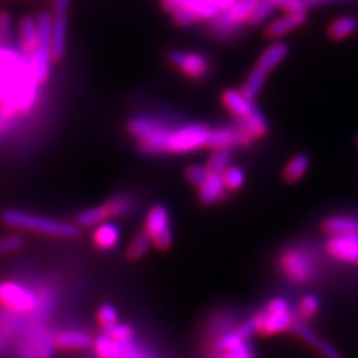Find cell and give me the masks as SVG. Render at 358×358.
I'll use <instances>...</instances> for the list:
<instances>
[{"instance_id":"obj_21","label":"cell","mask_w":358,"mask_h":358,"mask_svg":"<svg viewBox=\"0 0 358 358\" xmlns=\"http://www.w3.org/2000/svg\"><path fill=\"white\" fill-rule=\"evenodd\" d=\"M238 126L255 141L259 138H263L268 130V122L264 117L263 112L255 109L250 117H246L242 121H238Z\"/></svg>"},{"instance_id":"obj_27","label":"cell","mask_w":358,"mask_h":358,"mask_svg":"<svg viewBox=\"0 0 358 358\" xmlns=\"http://www.w3.org/2000/svg\"><path fill=\"white\" fill-rule=\"evenodd\" d=\"M152 241L151 238L148 236L147 233H145L143 230L139 231L136 236L133 238V241L129 243L127 246V251H126V255L127 259L131 260V262H136V260H141L142 257H145L148 254V251L151 250L152 246Z\"/></svg>"},{"instance_id":"obj_36","label":"cell","mask_w":358,"mask_h":358,"mask_svg":"<svg viewBox=\"0 0 358 358\" xmlns=\"http://www.w3.org/2000/svg\"><path fill=\"white\" fill-rule=\"evenodd\" d=\"M275 8L282 9L285 14L291 13H306V5L303 0H267Z\"/></svg>"},{"instance_id":"obj_5","label":"cell","mask_w":358,"mask_h":358,"mask_svg":"<svg viewBox=\"0 0 358 358\" xmlns=\"http://www.w3.org/2000/svg\"><path fill=\"white\" fill-rule=\"evenodd\" d=\"M210 129L205 124H185L175 127L169 136V154H188L208 148Z\"/></svg>"},{"instance_id":"obj_13","label":"cell","mask_w":358,"mask_h":358,"mask_svg":"<svg viewBox=\"0 0 358 358\" xmlns=\"http://www.w3.org/2000/svg\"><path fill=\"white\" fill-rule=\"evenodd\" d=\"M308 20L306 13H291L272 20L266 27V35L271 39H281L288 33L301 27Z\"/></svg>"},{"instance_id":"obj_14","label":"cell","mask_w":358,"mask_h":358,"mask_svg":"<svg viewBox=\"0 0 358 358\" xmlns=\"http://www.w3.org/2000/svg\"><path fill=\"white\" fill-rule=\"evenodd\" d=\"M227 187L224 184L221 173H209L205 182L199 187V199L203 205H215L226 200Z\"/></svg>"},{"instance_id":"obj_18","label":"cell","mask_w":358,"mask_h":358,"mask_svg":"<svg viewBox=\"0 0 358 358\" xmlns=\"http://www.w3.org/2000/svg\"><path fill=\"white\" fill-rule=\"evenodd\" d=\"M38 42V21L35 17H24L20 22V47L27 62L33 55Z\"/></svg>"},{"instance_id":"obj_30","label":"cell","mask_w":358,"mask_h":358,"mask_svg":"<svg viewBox=\"0 0 358 358\" xmlns=\"http://www.w3.org/2000/svg\"><path fill=\"white\" fill-rule=\"evenodd\" d=\"M222 179L229 192H239V189L245 185L246 175L242 167L230 166L229 169L222 173Z\"/></svg>"},{"instance_id":"obj_38","label":"cell","mask_w":358,"mask_h":358,"mask_svg":"<svg viewBox=\"0 0 358 358\" xmlns=\"http://www.w3.org/2000/svg\"><path fill=\"white\" fill-rule=\"evenodd\" d=\"M22 245H24V238L18 236V234H14V236L0 238V255L15 252L21 248Z\"/></svg>"},{"instance_id":"obj_7","label":"cell","mask_w":358,"mask_h":358,"mask_svg":"<svg viewBox=\"0 0 358 358\" xmlns=\"http://www.w3.org/2000/svg\"><path fill=\"white\" fill-rule=\"evenodd\" d=\"M259 0H236L234 5L212 21V31L215 36L227 38L234 35L242 24H248L250 17Z\"/></svg>"},{"instance_id":"obj_44","label":"cell","mask_w":358,"mask_h":358,"mask_svg":"<svg viewBox=\"0 0 358 358\" xmlns=\"http://www.w3.org/2000/svg\"><path fill=\"white\" fill-rule=\"evenodd\" d=\"M29 358H35V357H29Z\"/></svg>"},{"instance_id":"obj_17","label":"cell","mask_w":358,"mask_h":358,"mask_svg":"<svg viewBox=\"0 0 358 358\" xmlns=\"http://www.w3.org/2000/svg\"><path fill=\"white\" fill-rule=\"evenodd\" d=\"M121 238V230L115 222L106 221L96 227L93 233V243L96 248L102 251H110L118 245Z\"/></svg>"},{"instance_id":"obj_19","label":"cell","mask_w":358,"mask_h":358,"mask_svg":"<svg viewBox=\"0 0 358 358\" xmlns=\"http://www.w3.org/2000/svg\"><path fill=\"white\" fill-rule=\"evenodd\" d=\"M288 45L285 42H273L271 47H267L262 55L259 57V62H257V67H260L264 72L271 73L273 69L281 64L288 55Z\"/></svg>"},{"instance_id":"obj_28","label":"cell","mask_w":358,"mask_h":358,"mask_svg":"<svg viewBox=\"0 0 358 358\" xmlns=\"http://www.w3.org/2000/svg\"><path fill=\"white\" fill-rule=\"evenodd\" d=\"M96 355L99 358H121L122 350L121 343L115 342L114 339L108 338V336H99V338L93 342Z\"/></svg>"},{"instance_id":"obj_16","label":"cell","mask_w":358,"mask_h":358,"mask_svg":"<svg viewBox=\"0 0 358 358\" xmlns=\"http://www.w3.org/2000/svg\"><path fill=\"white\" fill-rule=\"evenodd\" d=\"M92 336L84 331H78V330H67L62 331L54 339L55 348L64 350V351H83L90 348L93 345Z\"/></svg>"},{"instance_id":"obj_9","label":"cell","mask_w":358,"mask_h":358,"mask_svg":"<svg viewBox=\"0 0 358 358\" xmlns=\"http://www.w3.org/2000/svg\"><path fill=\"white\" fill-rule=\"evenodd\" d=\"M0 303L15 312H30L36 308V297L22 285L5 281L0 282Z\"/></svg>"},{"instance_id":"obj_25","label":"cell","mask_w":358,"mask_h":358,"mask_svg":"<svg viewBox=\"0 0 358 358\" xmlns=\"http://www.w3.org/2000/svg\"><path fill=\"white\" fill-rule=\"evenodd\" d=\"M109 220L108 212L105 206H93L81 210L80 214L76 215V226L78 227H97L100 224H103Z\"/></svg>"},{"instance_id":"obj_20","label":"cell","mask_w":358,"mask_h":358,"mask_svg":"<svg viewBox=\"0 0 358 358\" xmlns=\"http://www.w3.org/2000/svg\"><path fill=\"white\" fill-rule=\"evenodd\" d=\"M322 227L331 236H346L358 233V220L352 217H330L322 222Z\"/></svg>"},{"instance_id":"obj_32","label":"cell","mask_w":358,"mask_h":358,"mask_svg":"<svg viewBox=\"0 0 358 358\" xmlns=\"http://www.w3.org/2000/svg\"><path fill=\"white\" fill-rule=\"evenodd\" d=\"M275 9L276 8L272 3H268L267 0H259V3L255 5L252 14L250 17L248 24L259 26V24H262V22H266L275 14Z\"/></svg>"},{"instance_id":"obj_2","label":"cell","mask_w":358,"mask_h":358,"mask_svg":"<svg viewBox=\"0 0 358 358\" xmlns=\"http://www.w3.org/2000/svg\"><path fill=\"white\" fill-rule=\"evenodd\" d=\"M2 221L9 227L35 231L47 236L54 238H76L80 236L81 229L75 222L54 220L48 217H42L31 212L18 210V209H8L2 214Z\"/></svg>"},{"instance_id":"obj_29","label":"cell","mask_w":358,"mask_h":358,"mask_svg":"<svg viewBox=\"0 0 358 358\" xmlns=\"http://www.w3.org/2000/svg\"><path fill=\"white\" fill-rule=\"evenodd\" d=\"M231 150H217L209 157L206 169L209 173H224L231 166Z\"/></svg>"},{"instance_id":"obj_41","label":"cell","mask_w":358,"mask_h":358,"mask_svg":"<svg viewBox=\"0 0 358 358\" xmlns=\"http://www.w3.org/2000/svg\"><path fill=\"white\" fill-rule=\"evenodd\" d=\"M210 2L215 3L221 9V13H224V10L230 9L234 5V2H236V0H210Z\"/></svg>"},{"instance_id":"obj_24","label":"cell","mask_w":358,"mask_h":358,"mask_svg":"<svg viewBox=\"0 0 358 358\" xmlns=\"http://www.w3.org/2000/svg\"><path fill=\"white\" fill-rule=\"evenodd\" d=\"M309 164H310V159L309 155L301 152V154H297L294 155L293 159H291L285 169H284V179L287 182H297L300 181L301 178L305 176V173L308 172L309 169Z\"/></svg>"},{"instance_id":"obj_26","label":"cell","mask_w":358,"mask_h":358,"mask_svg":"<svg viewBox=\"0 0 358 358\" xmlns=\"http://www.w3.org/2000/svg\"><path fill=\"white\" fill-rule=\"evenodd\" d=\"M103 206L109 218H120L130 214L134 208V200L129 194H118L109 199L106 203H103Z\"/></svg>"},{"instance_id":"obj_40","label":"cell","mask_w":358,"mask_h":358,"mask_svg":"<svg viewBox=\"0 0 358 358\" xmlns=\"http://www.w3.org/2000/svg\"><path fill=\"white\" fill-rule=\"evenodd\" d=\"M226 358H252V352L251 348L248 346V343L243 342L242 345L236 346V348L230 350L229 352L222 354Z\"/></svg>"},{"instance_id":"obj_10","label":"cell","mask_w":358,"mask_h":358,"mask_svg":"<svg viewBox=\"0 0 358 358\" xmlns=\"http://www.w3.org/2000/svg\"><path fill=\"white\" fill-rule=\"evenodd\" d=\"M281 267L291 281L305 284L313 276L315 267L310 257L301 251H287L281 257Z\"/></svg>"},{"instance_id":"obj_33","label":"cell","mask_w":358,"mask_h":358,"mask_svg":"<svg viewBox=\"0 0 358 358\" xmlns=\"http://www.w3.org/2000/svg\"><path fill=\"white\" fill-rule=\"evenodd\" d=\"M243 342H246L239 333H229V334H224L221 338L215 342V351L220 354L224 352H229L230 350L236 348V346L242 345Z\"/></svg>"},{"instance_id":"obj_4","label":"cell","mask_w":358,"mask_h":358,"mask_svg":"<svg viewBox=\"0 0 358 358\" xmlns=\"http://www.w3.org/2000/svg\"><path fill=\"white\" fill-rule=\"evenodd\" d=\"M255 331L262 336H272L293 329L294 318L289 305L284 299H273L268 301L266 309L254 318Z\"/></svg>"},{"instance_id":"obj_35","label":"cell","mask_w":358,"mask_h":358,"mask_svg":"<svg viewBox=\"0 0 358 358\" xmlns=\"http://www.w3.org/2000/svg\"><path fill=\"white\" fill-rule=\"evenodd\" d=\"M106 336L110 339H114L115 342L118 343H124V342H129L133 336V329L130 326H127V324H121V322H117L115 326H112L109 329L105 330Z\"/></svg>"},{"instance_id":"obj_12","label":"cell","mask_w":358,"mask_h":358,"mask_svg":"<svg viewBox=\"0 0 358 358\" xmlns=\"http://www.w3.org/2000/svg\"><path fill=\"white\" fill-rule=\"evenodd\" d=\"M327 251L336 260L358 263V233L346 236H331L327 242Z\"/></svg>"},{"instance_id":"obj_11","label":"cell","mask_w":358,"mask_h":358,"mask_svg":"<svg viewBox=\"0 0 358 358\" xmlns=\"http://www.w3.org/2000/svg\"><path fill=\"white\" fill-rule=\"evenodd\" d=\"M71 0H54L52 17V57L54 60H62L66 52L67 42V10H69Z\"/></svg>"},{"instance_id":"obj_37","label":"cell","mask_w":358,"mask_h":358,"mask_svg":"<svg viewBox=\"0 0 358 358\" xmlns=\"http://www.w3.org/2000/svg\"><path fill=\"white\" fill-rule=\"evenodd\" d=\"M208 175H209V172L206 169V166H203V164H192L187 169V179L197 188L205 182Z\"/></svg>"},{"instance_id":"obj_1","label":"cell","mask_w":358,"mask_h":358,"mask_svg":"<svg viewBox=\"0 0 358 358\" xmlns=\"http://www.w3.org/2000/svg\"><path fill=\"white\" fill-rule=\"evenodd\" d=\"M173 129L166 120L154 115H136L127 122V131L136 139L139 150L148 155L167 152Z\"/></svg>"},{"instance_id":"obj_34","label":"cell","mask_w":358,"mask_h":358,"mask_svg":"<svg viewBox=\"0 0 358 358\" xmlns=\"http://www.w3.org/2000/svg\"><path fill=\"white\" fill-rule=\"evenodd\" d=\"M97 320L100 326L106 330L118 322V312L112 305H102L97 310Z\"/></svg>"},{"instance_id":"obj_3","label":"cell","mask_w":358,"mask_h":358,"mask_svg":"<svg viewBox=\"0 0 358 358\" xmlns=\"http://www.w3.org/2000/svg\"><path fill=\"white\" fill-rule=\"evenodd\" d=\"M38 21V42L29 63L33 75L39 84L48 81L51 73L52 57V17L48 13H42L36 18Z\"/></svg>"},{"instance_id":"obj_8","label":"cell","mask_w":358,"mask_h":358,"mask_svg":"<svg viewBox=\"0 0 358 358\" xmlns=\"http://www.w3.org/2000/svg\"><path fill=\"white\" fill-rule=\"evenodd\" d=\"M167 62H169L175 69L188 76L189 80L200 81L206 78L210 72L209 59L205 54L200 52L172 50L167 52Z\"/></svg>"},{"instance_id":"obj_39","label":"cell","mask_w":358,"mask_h":358,"mask_svg":"<svg viewBox=\"0 0 358 358\" xmlns=\"http://www.w3.org/2000/svg\"><path fill=\"white\" fill-rule=\"evenodd\" d=\"M313 350H317L322 358H343V355L336 350L331 343H329L324 339H320V342L315 345V348Z\"/></svg>"},{"instance_id":"obj_42","label":"cell","mask_w":358,"mask_h":358,"mask_svg":"<svg viewBox=\"0 0 358 358\" xmlns=\"http://www.w3.org/2000/svg\"><path fill=\"white\" fill-rule=\"evenodd\" d=\"M6 345H8V338H6V336H3V334H0V354L5 351Z\"/></svg>"},{"instance_id":"obj_43","label":"cell","mask_w":358,"mask_h":358,"mask_svg":"<svg viewBox=\"0 0 358 358\" xmlns=\"http://www.w3.org/2000/svg\"><path fill=\"white\" fill-rule=\"evenodd\" d=\"M218 358H226V357H224V355H222V354H221V355H220V357H218Z\"/></svg>"},{"instance_id":"obj_22","label":"cell","mask_w":358,"mask_h":358,"mask_svg":"<svg viewBox=\"0 0 358 358\" xmlns=\"http://www.w3.org/2000/svg\"><path fill=\"white\" fill-rule=\"evenodd\" d=\"M267 78H268L267 72L260 69V67L254 66V69L250 72L248 76H246V80H245V83H243V85L241 88L242 94L246 99H250V100H252V102H254L255 97L262 93V90H263V87H264V84L267 81Z\"/></svg>"},{"instance_id":"obj_6","label":"cell","mask_w":358,"mask_h":358,"mask_svg":"<svg viewBox=\"0 0 358 358\" xmlns=\"http://www.w3.org/2000/svg\"><path fill=\"white\" fill-rule=\"evenodd\" d=\"M143 231L151 238L159 250H169L173 242L171 212L164 205H154L145 217Z\"/></svg>"},{"instance_id":"obj_15","label":"cell","mask_w":358,"mask_h":358,"mask_svg":"<svg viewBox=\"0 0 358 358\" xmlns=\"http://www.w3.org/2000/svg\"><path fill=\"white\" fill-rule=\"evenodd\" d=\"M222 103L238 121H242L246 117H250L257 109L252 100L246 99L242 94L241 90H227V92H224L222 93Z\"/></svg>"},{"instance_id":"obj_23","label":"cell","mask_w":358,"mask_h":358,"mask_svg":"<svg viewBox=\"0 0 358 358\" xmlns=\"http://www.w3.org/2000/svg\"><path fill=\"white\" fill-rule=\"evenodd\" d=\"M358 30V18L354 15H343L336 18L329 27V36L334 41H343Z\"/></svg>"},{"instance_id":"obj_31","label":"cell","mask_w":358,"mask_h":358,"mask_svg":"<svg viewBox=\"0 0 358 358\" xmlns=\"http://www.w3.org/2000/svg\"><path fill=\"white\" fill-rule=\"evenodd\" d=\"M320 309V299L315 294H306L303 299L300 300L299 309H297V315L300 321H309L313 317L317 315V312Z\"/></svg>"}]
</instances>
